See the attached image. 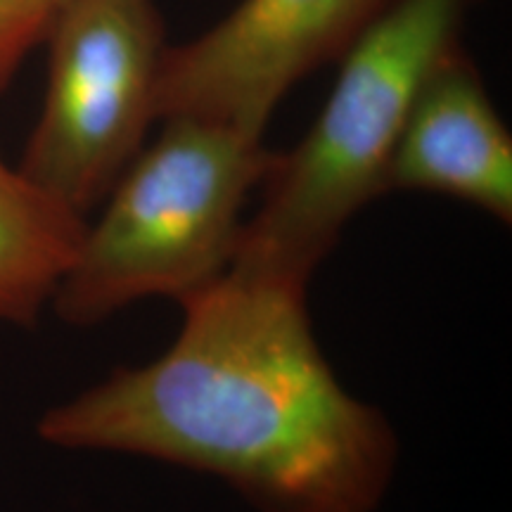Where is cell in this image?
<instances>
[{
    "label": "cell",
    "mask_w": 512,
    "mask_h": 512,
    "mask_svg": "<svg viewBox=\"0 0 512 512\" xmlns=\"http://www.w3.org/2000/svg\"><path fill=\"white\" fill-rule=\"evenodd\" d=\"M306 287L228 268L183 299V328L157 361L50 408L38 434L207 472L259 512H375L399 444L332 373Z\"/></svg>",
    "instance_id": "obj_1"
},
{
    "label": "cell",
    "mask_w": 512,
    "mask_h": 512,
    "mask_svg": "<svg viewBox=\"0 0 512 512\" xmlns=\"http://www.w3.org/2000/svg\"><path fill=\"white\" fill-rule=\"evenodd\" d=\"M472 0H394L339 60L302 143L275 155L264 202L242 223L228 268L309 285L347 223L387 192V171L420 88L458 48Z\"/></svg>",
    "instance_id": "obj_2"
},
{
    "label": "cell",
    "mask_w": 512,
    "mask_h": 512,
    "mask_svg": "<svg viewBox=\"0 0 512 512\" xmlns=\"http://www.w3.org/2000/svg\"><path fill=\"white\" fill-rule=\"evenodd\" d=\"M86 226L53 309L93 328L147 297L183 302L228 271L249 192L264 183L275 152L264 136L195 117L162 119Z\"/></svg>",
    "instance_id": "obj_3"
},
{
    "label": "cell",
    "mask_w": 512,
    "mask_h": 512,
    "mask_svg": "<svg viewBox=\"0 0 512 512\" xmlns=\"http://www.w3.org/2000/svg\"><path fill=\"white\" fill-rule=\"evenodd\" d=\"M46 43V98L17 169L86 216L157 121L164 19L152 0H64Z\"/></svg>",
    "instance_id": "obj_4"
},
{
    "label": "cell",
    "mask_w": 512,
    "mask_h": 512,
    "mask_svg": "<svg viewBox=\"0 0 512 512\" xmlns=\"http://www.w3.org/2000/svg\"><path fill=\"white\" fill-rule=\"evenodd\" d=\"M394 0H242L216 27L166 48L155 117H195L264 136L287 91L339 60Z\"/></svg>",
    "instance_id": "obj_5"
},
{
    "label": "cell",
    "mask_w": 512,
    "mask_h": 512,
    "mask_svg": "<svg viewBox=\"0 0 512 512\" xmlns=\"http://www.w3.org/2000/svg\"><path fill=\"white\" fill-rule=\"evenodd\" d=\"M387 190L446 195L512 221V138L463 48L415 98L387 171Z\"/></svg>",
    "instance_id": "obj_6"
},
{
    "label": "cell",
    "mask_w": 512,
    "mask_h": 512,
    "mask_svg": "<svg viewBox=\"0 0 512 512\" xmlns=\"http://www.w3.org/2000/svg\"><path fill=\"white\" fill-rule=\"evenodd\" d=\"M86 226L0 157V323L34 325L53 304Z\"/></svg>",
    "instance_id": "obj_7"
},
{
    "label": "cell",
    "mask_w": 512,
    "mask_h": 512,
    "mask_svg": "<svg viewBox=\"0 0 512 512\" xmlns=\"http://www.w3.org/2000/svg\"><path fill=\"white\" fill-rule=\"evenodd\" d=\"M55 0H0V93L15 79L24 57L46 41Z\"/></svg>",
    "instance_id": "obj_8"
},
{
    "label": "cell",
    "mask_w": 512,
    "mask_h": 512,
    "mask_svg": "<svg viewBox=\"0 0 512 512\" xmlns=\"http://www.w3.org/2000/svg\"><path fill=\"white\" fill-rule=\"evenodd\" d=\"M60 3H64V0H55V5H60Z\"/></svg>",
    "instance_id": "obj_9"
}]
</instances>
